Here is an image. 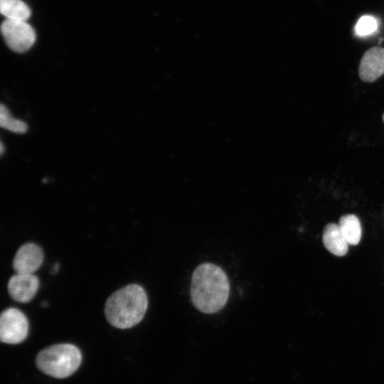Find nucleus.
<instances>
[{
    "mask_svg": "<svg viewBox=\"0 0 384 384\" xmlns=\"http://www.w3.org/2000/svg\"><path fill=\"white\" fill-rule=\"evenodd\" d=\"M0 11L6 19L25 21L30 17L31 10L21 0H0Z\"/></svg>",
    "mask_w": 384,
    "mask_h": 384,
    "instance_id": "nucleus-11",
    "label": "nucleus"
},
{
    "mask_svg": "<svg viewBox=\"0 0 384 384\" xmlns=\"http://www.w3.org/2000/svg\"><path fill=\"white\" fill-rule=\"evenodd\" d=\"M338 225L348 244L356 245L361 238V226L359 219L353 214L340 218Z\"/></svg>",
    "mask_w": 384,
    "mask_h": 384,
    "instance_id": "nucleus-10",
    "label": "nucleus"
},
{
    "mask_svg": "<svg viewBox=\"0 0 384 384\" xmlns=\"http://www.w3.org/2000/svg\"><path fill=\"white\" fill-rule=\"evenodd\" d=\"M28 333V321L19 309L8 308L0 317L1 341L8 344H18L23 341Z\"/></svg>",
    "mask_w": 384,
    "mask_h": 384,
    "instance_id": "nucleus-4",
    "label": "nucleus"
},
{
    "mask_svg": "<svg viewBox=\"0 0 384 384\" xmlns=\"http://www.w3.org/2000/svg\"><path fill=\"white\" fill-rule=\"evenodd\" d=\"M0 125L1 127L16 133H24L27 130L26 124L12 117L4 105H1L0 107Z\"/></svg>",
    "mask_w": 384,
    "mask_h": 384,
    "instance_id": "nucleus-12",
    "label": "nucleus"
},
{
    "mask_svg": "<svg viewBox=\"0 0 384 384\" xmlns=\"http://www.w3.org/2000/svg\"><path fill=\"white\" fill-rule=\"evenodd\" d=\"M147 307L148 297L144 289L137 284H130L108 297L105 305V315L112 326L129 329L142 320Z\"/></svg>",
    "mask_w": 384,
    "mask_h": 384,
    "instance_id": "nucleus-2",
    "label": "nucleus"
},
{
    "mask_svg": "<svg viewBox=\"0 0 384 384\" xmlns=\"http://www.w3.org/2000/svg\"><path fill=\"white\" fill-rule=\"evenodd\" d=\"M82 361L80 349L70 343H59L41 351L36 358L38 368L43 373L65 378L73 374Z\"/></svg>",
    "mask_w": 384,
    "mask_h": 384,
    "instance_id": "nucleus-3",
    "label": "nucleus"
},
{
    "mask_svg": "<svg viewBox=\"0 0 384 384\" xmlns=\"http://www.w3.org/2000/svg\"><path fill=\"white\" fill-rule=\"evenodd\" d=\"M0 146H1V149H0V151H1V154H2L3 152H4V145H3L2 143H1Z\"/></svg>",
    "mask_w": 384,
    "mask_h": 384,
    "instance_id": "nucleus-14",
    "label": "nucleus"
},
{
    "mask_svg": "<svg viewBox=\"0 0 384 384\" xmlns=\"http://www.w3.org/2000/svg\"><path fill=\"white\" fill-rule=\"evenodd\" d=\"M384 75V48L372 47L361 58L358 76L366 82H373Z\"/></svg>",
    "mask_w": 384,
    "mask_h": 384,
    "instance_id": "nucleus-7",
    "label": "nucleus"
},
{
    "mask_svg": "<svg viewBox=\"0 0 384 384\" xmlns=\"http://www.w3.org/2000/svg\"><path fill=\"white\" fill-rule=\"evenodd\" d=\"M1 29L7 46L17 53L26 51L36 41L34 29L25 21L6 19Z\"/></svg>",
    "mask_w": 384,
    "mask_h": 384,
    "instance_id": "nucleus-5",
    "label": "nucleus"
},
{
    "mask_svg": "<svg viewBox=\"0 0 384 384\" xmlns=\"http://www.w3.org/2000/svg\"><path fill=\"white\" fill-rule=\"evenodd\" d=\"M378 27L376 19L371 16H363L358 21L355 31L358 36H366L374 33Z\"/></svg>",
    "mask_w": 384,
    "mask_h": 384,
    "instance_id": "nucleus-13",
    "label": "nucleus"
},
{
    "mask_svg": "<svg viewBox=\"0 0 384 384\" xmlns=\"http://www.w3.org/2000/svg\"><path fill=\"white\" fill-rule=\"evenodd\" d=\"M44 255L38 245L28 242L21 245L13 260V268L18 274H33L42 265Z\"/></svg>",
    "mask_w": 384,
    "mask_h": 384,
    "instance_id": "nucleus-6",
    "label": "nucleus"
},
{
    "mask_svg": "<svg viewBox=\"0 0 384 384\" xmlns=\"http://www.w3.org/2000/svg\"><path fill=\"white\" fill-rule=\"evenodd\" d=\"M324 247L334 255L341 257L348 251V242L343 235L338 224L329 223L323 231Z\"/></svg>",
    "mask_w": 384,
    "mask_h": 384,
    "instance_id": "nucleus-9",
    "label": "nucleus"
},
{
    "mask_svg": "<svg viewBox=\"0 0 384 384\" xmlns=\"http://www.w3.org/2000/svg\"><path fill=\"white\" fill-rule=\"evenodd\" d=\"M194 306L205 314H214L226 304L230 283L225 271L212 263H203L194 270L191 283Z\"/></svg>",
    "mask_w": 384,
    "mask_h": 384,
    "instance_id": "nucleus-1",
    "label": "nucleus"
},
{
    "mask_svg": "<svg viewBox=\"0 0 384 384\" xmlns=\"http://www.w3.org/2000/svg\"><path fill=\"white\" fill-rule=\"evenodd\" d=\"M39 287V279L33 274L13 275L8 282V292L14 301L21 303L30 302Z\"/></svg>",
    "mask_w": 384,
    "mask_h": 384,
    "instance_id": "nucleus-8",
    "label": "nucleus"
},
{
    "mask_svg": "<svg viewBox=\"0 0 384 384\" xmlns=\"http://www.w3.org/2000/svg\"><path fill=\"white\" fill-rule=\"evenodd\" d=\"M382 118H383V122H384V113H383V114Z\"/></svg>",
    "mask_w": 384,
    "mask_h": 384,
    "instance_id": "nucleus-15",
    "label": "nucleus"
}]
</instances>
